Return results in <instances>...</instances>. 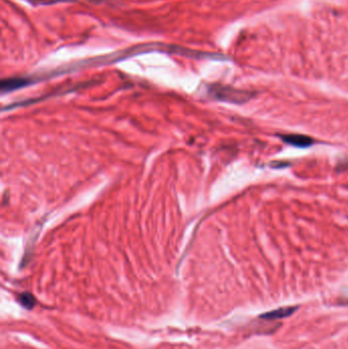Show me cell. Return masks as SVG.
Returning a JSON list of instances; mask_svg holds the SVG:
<instances>
[{"label":"cell","mask_w":348,"mask_h":349,"mask_svg":"<svg viewBox=\"0 0 348 349\" xmlns=\"http://www.w3.org/2000/svg\"><path fill=\"white\" fill-rule=\"evenodd\" d=\"M19 300L23 306H25L28 309H31L35 305V298L33 295L29 293H23L19 296Z\"/></svg>","instance_id":"5"},{"label":"cell","mask_w":348,"mask_h":349,"mask_svg":"<svg viewBox=\"0 0 348 349\" xmlns=\"http://www.w3.org/2000/svg\"><path fill=\"white\" fill-rule=\"evenodd\" d=\"M297 309V307H281L269 312H265L263 314H261L262 318L265 319H279V318H285L291 314H293L295 312V310Z\"/></svg>","instance_id":"3"},{"label":"cell","mask_w":348,"mask_h":349,"mask_svg":"<svg viewBox=\"0 0 348 349\" xmlns=\"http://www.w3.org/2000/svg\"><path fill=\"white\" fill-rule=\"evenodd\" d=\"M27 84L26 79H21V78H15V79H8L4 80L2 83V90L3 92L6 91H12L15 89H18L20 87H23Z\"/></svg>","instance_id":"4"},{"label":"cell","mask_w":348,"mask_h":349,"mask_svg":"<svg viewBox=\"0 0 348 349\" xmlns=\"http://www.w3.org/2000/svg\"><path fill=\"white\" fill-rule=\"evenodd\" d=\"M281 138L287 144H290V145L298 147V148H306V147H309L310 145H312V143H313V140L310 137L304 136L301 134H289V135L282 136Z\"/></svg>","instance_id":"2"},{"label":"cell","mask_w":348,"mask_h":349,"mask_svg":"<svg viewBox=\"0 0 348 349\" xmlns=\"http://www.w3.org/2000/svg\"><path fill=\"white\" fill-rule=\"evenodd\" d=\"M213 94L218 99L233 103H245L252 97L251 93L249 92L224 87L216 89Z\"/></svg>","instance_id":"1"}]
</instances>
